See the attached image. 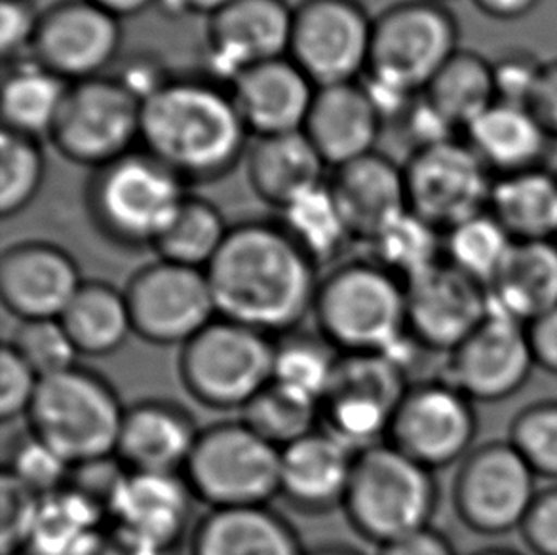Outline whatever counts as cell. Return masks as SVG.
<instances>
[{"mask_svg": "<svg viewBox=\"0 0 557 555\" xmlns=\"http://www.w3.org/2000/svg\"><path fill=\"white\" fill-rule=\"evenodd\" d=\"M126 409L113 384L76 366L40 381L27 419L30 432L75 468L116 457Z\"/></svg>", "mask_w": 557, "mask_h": 555, "instance_id": "6", "label": "cell"}, {"mask_svg": "<svg viewBox=\"0 0 557 555\" xmlns=\"http://www.w3.org/2000/svg\"><path fill=\"white\" fill-rule=\"evenodd\" d=\"M198 435L185 407L147 399L126 409L116 458L129 472L183 473Z\"/></svg>", "mask_w": 557, "mask_h": 555, "instance_id": "27", "label": "cell"}, {"mask_svg": "<svg viewBox=\"0 0 557 555\" xmlns=\"http://www.w3.org/2000/svg\"><path fill=\"white\" fill-rule=\"evenodd\" d=\"M459 20L437 0H398L373 17L366 75L419 96L459 52Z\"/></svg>", "mask_w": 557, "mask_h": 555, "instance_id": "8", "label": "cell"}, {"mask_svg": "<svg viewBox=\"0 0 557 555\" xmlns=\"http://www.w3.org/2000/svg\"><path fill=\"white\" fill-rule=\"evenodd\" d=\"M341 356L320 331H289L276 338L272 383L320 407L332 388Z\"/></svg>", "mask_w": 557, "mask_h": 555, "instance_id": "37", "label": "cell"}, {"mask_svg": "<svg viewBox=\"0 0 557 555\" xmlns=\"http://www.w3.org/2000/svg\"><path fill=\"white\" fill-rule=\"evenodd\" d=\"M544 61L529 50H510L493 61V78L497 101L510 106L528 107L533 99Z\"/></svg>", "mask_w": 557, "mask_h": 555, "instance_id": "48", "label": "cell"}, {"mask_svg": "<svg viewBox=\"0 0 557 555\" xmlns=\"http://www.w3.org/2000/svg\"><path fill=\"white\" fill-rule=\"evenodd\" d=\"M15 353L29 363L40 379L58 375L78 366V348L60 318L20 322L10 341Z\"/></svg>", "mask_w": 557, "mask_h": 555, "instance_id": "45", "label": "cell"}, {"mask_svg": "<svg viewBox=\"0 0 557 555\" xmlns=\"http://www.w3.org/2000/svg\"><path fill=\"white\" fill-rule=\"evenodd\" d=\"M219 318L284 335L314 310L318 264L278 221L231 226L223 248L206 269Z\"/></svg>", "mask_w": 557, "mask_h": 555, "instance_id": "1", "label": "cell"}, {"mask_svg": "<svg viewBox=\"0 0 557 555\" xmlns=\"http://www.w3.org/2000/svg\"><path fill=\"white\" fill-rule=\"evenodd\" d=\"M134 333L160 346L187 345L218 318L206 271L159 259L126 285Z\"/></svg>", "mask_w": 557, "mask_h": 555, "instance_id": "16", "label": "cell"}, {"mask_svg": "<svg viewBox=\"0 0 557 555\" xmlns=\"http://www.w3.org/2000/svg\"><path fill=\"white\" fill-rule=\"evenodd\" d=\"M294 10L287 0H234L210 15L203 75L231 88L246 69L286 58Z\"/></svg>", "mask_w": 557, "mask_h": 555, "instance_id": "19", "label": "cell"}, {"mask_svg": "<svg viewBox=\"0 0 557 555\" xmlns=\"http://www.w3.org/2000/svg\"><path fill=\"white\" fill-rule=\"evenodd\" d=\"M318 331L341 354H384L407 333L406 284L375 261H350L320 278Z\"/></svg>", "mask_w": 557, "mask_h": 555, "instance_id": "4", "label": "cell"}, {"mask_svg": "<svg viewBox=\"0 0 557 555\" xmlns=\"http://www.w3.org/2000/svg\"><path fill=\"white\" fill-rule=\"evenodd\" d=\"M116 78L136 96L141 103L162 90L175 75L154 53H136L124 61Z\"/></svg>", "mask_w": 557, "mask_h": 555, "instance_id": "52", "label": "cell"}, {"mask_svg": "<svg viewBox=\"0 0 557 555\" xmlns=\"http://www.w3.org/2000/svg\"><path fill=\"white\" fill-rule=\"evenodd\" d=\"M379 555H459L451 542L434 527L411 534L381 548Z\"/></svg>", "mask_w": 557, "mask_h": 555, "instance_id": "56", "label": "cell"}, {"mask_svg": "<svg viewBox=\"0 0 557 555\" xmlns=\"http://www.w3.org/2000/svg\"><path fill=\"white\" fill-rule=\"evenodd\" d=\"M251 134L231 88L210 76H174L144 101L139 149L185 185L223 180L246 158Z\"/></svg>", "mask_w": 557, "mask_h": 555, "instance_id": "2", "label": "cell"}, {"mask_svg": "<svg viewBox=\"0 0 557 555\" xmlns=\"http://www.w3.org/2000/svg\"><path fill=\"white\" fill-rule=\"evenodd\" d=\"M107 511L71 485L40 498L23 555H83L107 526Z\"/></svg>", "mask_w": 557, "mask_h": 555, "instance_id": "35", "label": "cell"}, {"mask_svg": "<svg viewBox=\"0 0 557 555\" xmlns=\"http://www.w3.org/2000/svg\"><path fill=\"white\" fill-rule=\"evenodd\" d=\"M525 328L536 369L557 377V307L539 316Z\"/></svg>", "mask_w": 557, "mask_h": 555, "instance_id": "53", "label": "cell"}, {"mask_svg": "<svg viewBox=\"0 0 557 555\" xmlns=\"http://www.w3.org/2000/svg\"><path fill=\"white\" fill-rule=\"evenodd\" d=\"M437 2H445V0H437Z\"/></svg>", "mask_w": 557, "mask_h": 555, "instance_id": "62", "label": "cell"}, {"mask_svg": "<svg viewBox=\"0 0 557 555\" xmlns=\"http://www.w3.org/2000/svg\"><path fill=\"white\" fill-rule=\"evenodd\" d=\"M356 455L335 435L318 428L282 449L278 496L305 514L343 508Z\"/></svg>", "mask_w": 557, "mask_h": 555, "instance_id": "25", "label": "cell"}, {"mask_svg": "<svg viewBox=\"0 0 557 555\" xmlns=\"http://www.w3.org/2000/svg\"><path fill=\"white\" fill-rule=\"evenodd\" d=\"M535 369L528 328L490 308L480 328L447 354L444 381L474 404H498L518 394Z\"/></svg>", "mask_w": 557, "mask_h": 555, "instance_id": "18", "label": "cell"}, {"mask_svg": "<svg viewBox=\"0 0 557 555\" xmlns=\"http://www.w3.org/2000/svg\"><path fill=\"white\" fill-rule=\"evenodd\" d=\"M242 417L251 430L278 449L320 428V407L274 383L242 409Z\"/></svg>", "mask_w": 557, "mask_h": 555, "instance_id": "43", "label": "cell"}, {"mask_svg": "<svg viewBox=\"0 0 557 555\" xmlns=\"http://www.w3.org/2000/svg\"><path fill=\"white\" fill-rule=\"evenodd\" d=\"M234 0H159L157 7L166 15L180 17V15L200 14L210 17L218 14L219 10L233 4Z\"/></svg>", "mask_w": 557, "mask_h": 555, "instance_id": "58", "label": "cell"}, {"mask_svg": "<svg viewBox=\"0 0 557 555\" xmlns=\"http://www.w3.org/2000/svg\"><path fill=\"white\" fill-rule=\"evenodd\" d=\"M472 555H523L520 552H516L512 548H500V546H495V548H485L480 550V552H475Z\"/></svg>", "mask_w": 557, "mask_h": 555, "instance_id": "61", "label": "cell"}, {"mask_svg": "<svg viewBox=\"0 0 557 555\" xmlns=\"http://www.w3.org/2000/svg\"><path fill=\"white\" fill-rule=\"evenodd\" d=\"M276 338L215 318L182 346L180 375L188 394L213 409H244L272 383Z\"/></svg>", "mask_w": 557, "mask_h": 555, "instance_id": "7", "label": "cell"}, {"mask_svg": "<svg viewBox=\"0 0 557 555\" xmlns=\"http://www.w3.org/2000/svg\"><path fill=\"white\" fill-rule=\"evenodd\" d=\"M474 7L495 22H518L535 12L541 0H472Z\"/></svg>", "mask_w": 557, "mask_h": 555, "instance_id": "57", "label": "cell"}, {"mask_svg": "<svg viewBox=\"0 0 557 555\" xmlns=\"http://www.w3.org/2000/svg\"><path fill=\"white\" fill-rule=\"evenodd\" d=\"M383 116L360 81L317 88L302 134L330 170L375 152Z\"/></svg>", "mask_w": 557, "mask_h": 555, "instance_id": "26", "label": "cell"}, {"mask_svg": "<svg viewBox=\"0 0 557 555\" xmlns=\"http://www.w3.org/2000/svg\"><path fill=\"white\" fill-rule=\"evenodd\" d=\"M539 476L508 440L468 453L453 481V504L462 526L482 536L520 531L539 495Z\"/></svg>", "mask_w": 557, "mask_h": 555, "instance_id": "11", "label": "cell"}, {"mask_svg": "<svg viewBox=\"0 0 557 555\" xmlns=\"http://www.w3.org/2000/svg\"><path fill=\"white\" fill-rule=\"evenodd\" d=\"M2 503V533L0 550L2 555H23L27 548L35 519H37L40 496L15 481L10 473H2L0 483Z\"/></svg>", "mask_w": 557, "mask_h": 555, "instance_id": "47", "label": "cell"}, {"mask_svg": "<svg viewBox=\"0 0 557 555\" xmlns=\"http://www.w3.org/2000/svg\"><path fill=\"white\" fill-rule=\"evenodd\" d=\"M373 17L362 0H301L287 58L317 88L360 81L370 65Z\"/></svg>", "mask_w": 557, "mask_h": 555, "instance_id": "13", "label": "cell"}, {"mask_svg": "<svg viewBox=\"0 0 557 555\" xmlns=\"http://www.w3.org/2000/svg\"><path fill=\"white\" fill-rule=\"evenodd\" d=\"M231 226L218 203L188 193L152 249L159 259L206 271L223 248Z\"/></svg>", "mask_w": 557, "mask_h": 555, "instance_id": "38", "label": "cell"}, {"mask_svg": "<svg viewBox=\"0 0 557 555\" xmlns=\"http://www.w3.org/2000/svg\"><path fill=\"white\" fill-rule=\"evenodd\" d=\"M512 246V236L505 226L485 211L444 234V261L490 287Z\"/></svg>", "mask_w": 557, "mask_h": 555, "instance_id": "41", "label": "cell"}, {"mask_svg": "<svg viewBox=\"0 0 557 555\" xmlns=\"http://www.w3.org/2000/svg\"><path fill=\"white\" fill-rule=\"evenodd\" d=\"M187 195V185L144 149L91 170L84 190L94 226L129 249L154 248Z\"/></svg>", "mask_w": 557, "mask_h": 555, "instance_id": "3", "label": "cell"}, {"mask_svg": "<svg viewBox=\"0 0 557 555\" xmlns=\"http://www.w3.org/2000/svg\"><path fill=\"white\" fill-rule=\"evenodd\" d=\"M46 180L45 149L37 137L2 130L0 137V215H20L35 202Z\"/></svg>", "mask_w": 557, "mask_h": 555, "instance_id": "42", "label": "cell"}, {"mask_svg": "<svg viewBox=\"0 0 557 555\" xmlns=\"http://www.w3.org/2000/svg\"><path fill=\"white\" fill-rule=\"evenodd\" d=\"M327 187L352 240L371 244L409 211L404 164L379 150L332 170Z\"/></svg>", "mask_w": 557, "mask_h": 555, "instance_id": "23", "label": "cell"}, {"mask_svg": "<svg viewBox=\"0 0 557 555\" xmlns=\"http://www.w3.org/2000/svg\"><path fill=\"white\" fill-rule=\"evenodd\" d=\"M422 96L453 128L465 132L468 124L497 103L493 61L460 48L437 71Z\"/></svg>", "mask_w": 557, "mask_h": 555, "instance_id": "36", "label": "cell"}, {"mask_svg": "<svg viewBox=\"0 0 557 555\" xmlns=\"http://www.w3.org/2000/svg\"><path fill=\"white\" fill-rule=\"evenodd\" d=\"M407 333L417 345L447 356L490 314V293L472 278L437 263L406 284Z\"/></svg>", "mask_w": 557, "mask_h": 555, "instance_id": "20", "label": "cell"}, {"mask_svg": "<svg viewBox=\"0 0 557 555\" xmlns=\"http://www.w3.org/2000/svg\"><path fill=\"white\" fill-rule=\"evenodd\" d=\"M409 386L406 369L386 354H343L320 406V428L356 453L386 443Z\"/></svg>", "mask_w": 557, "mask_h": 555, "instance_id": "12", "label": "cell"}, {"mask_svg": "<svg viewBox=\"0 0 557 555\" xmlns=\"http://www.w3.org/2000/svg\"><path fill=\"white\" fill-rule=\"evenodd\" d=\"M472 399L444 379L411 384L392 419L386 443L432 472L460 465L474 449Z\"/></svg>", "mask_w": 557, "mask_h": 555, "instance_id": "15", "label": "cell"}, {"mask_svg": "<svg viewBox=\"0 0 557 555\" xmlns=\"http://www.w3.org/2000/svg\"><path fill=\"white\" fill-rule=\"evenodd\" d=\"M520 534L533 555H557V483L541 489Z\"/></svg>", "mask_w": 557, "mask_h": 555, "instance_id": "51", "label": "cell"}, {"mask_svg": "<svg viewBox=\"0 0 557 555\" xmlns=\"http://www.w3.org/2000/svg\"><path fill=\"white\" fill-rule=\"evenodd\" d=\"M40 377L7 343L0 350V417L14 420L29 414L40 386Z\"/></svg>", "mask_w": 557, "mask_h": 555, "instance_id": "49", "label": "cell"}, {"mask_svg": "<svg viewBox=\"0 0 557 555\" xmlns=\"http://www.w3.org/2000/svg\"><path fill=\"white\" fill-rule=\"evenodd\" d=\"M84 282L73 256L52 242H17L0 257V297L20 322L61 318Z\"/></svg>", "mask_w": 557, "mask_h": 555, "instance_id": "21", "label": "cell"}, {"mask_svg": "<svg viewBox=\"0 0 557 555\" xmlns=\"http://www.w3.org/2000/svg\"><path fill=\"white\" fill-rule=\"evenodd\" d=\"M141 109L114 75L69 84L48 141L69 162L96 170L139 149Z\"/></svg>", "mask_w": 557, "mask_h": 555, "instance_id": "10", "label": "cell"}, {"mask_svg": "<svg viewBox=\"0 0 557 555\" xmlns=\"http://www.w3.org/2000/svg\"><path fill=\"white\" fill-rule=\"evenodd\" d=\"M40 12L30 0H0V52L4 63L30 55Z\"/></svg>", "mask_w": 557, "mask_h": 555, "instance_id": "50", "label": "cell"}, {"mask_svg": "<svg viewBox=\"0 0 557 555\" xmlns=\"http://www.w3.org/2000/svg\"><path fill=\"white\" fill-rule=\"evenodd\" d=\"M67 90L69 83L33 55L10 61L2 81L4 130L37 139L48 137Z\"/></svg>", "mask_w": 557, "mask_h": 555, "instance_id": "33", "label": "cell"}, {"mask_svg": "<svg viewBox=\"0 0 557 555\" xmlns=\"http://www.w3.org/2000/svg\"><path fill=\"white\" fill-rule=\"evenodd\" d=\"M4 472L42 498L67 485L73 466L29 430L10 451Z\"/></svg>", "mask_w": 557, "mask_h": 555, "instance_id": "46", "label": "cell"}, {"mask_svg": "<svg viewBox=\"0 0 557 555\" xmlns=\"http://www.w3.org/2000/svg\"><path fill=\"white\" fill-rule=\"evenodd\" d=\"M493 312L528 323L557 307V242H513L487 287Z\"/></svg>", "mask_w": 557, "mask_h": 555, "instance_id": "31", "label": "cell"}, {"mask_svg": "<svg viewBox=\"0 0 557 555\" xmlns=\"http://www.w3.org/2000/svg\"><path fill=\"white\" fill-rule=\"evenodd\" d=\"M294 527L269 506L219 508L193 534V555H307Z\"/></svg>", "mask_w": 557, "mask_h": 555, "instance_id": "30", "label": "cell"}, {"mask_svg": "<svg viewBox=\"0 0 557 555\" xmlns=\"http://www.w3.org/2000/svg\"><path fill=\"white\" fill-rule=\"evenodd\" d=\"M495 177L544 165L552 139L528 107L497 101L462 132Z\"/></svg>", "mask_w": 557, "mask_h": 555, "instance_id": "29", "label": "cell"}, {"mask_svg": "<svg viewBox=\"0 0 557 555\" xmlns=\"http://www.w3.org/2000/svg\"><path fill=\"white\" fill-rule=\"evenodd\" d=\"M548 136L557 141V60L544 61L543 75L529 103Z\"/></svg>", "mask_w": 557, "mask_h": 555, "instance_id": "54", "label": "cell"}, {"mask_svg": "<svg viewBox=\"0 0 557 555\" xmlns=\"http://www.w3.org/2000/svg\"><path fill=\"white\" fill-rule=\"evenodd\" d=\"M556 242H557V236H556Z\"/></svg>", "mask_w": 557, "mask_h": 555, "instance_id": "63", "label": "cell"}, {"mask_svg": "<svg viewBox=\"0 0 557 555\" xmlns=\"http://www.w3.org/2000/svg\"><path fill=\"white\" fill-rule=\"evenodd\" d=\"M195 498L183 473L126 470L107 508V521L166 554L187 533Z\"/></svg>", "mask_w": 557, "mask_h": 555, "instance_id": "22", "label": "cell"}, {"mask_svg": "<svg viewBox=\"0 0 557 555\" xmlns=\"http://www.w3.org/2000/svg\"><path fill=\"white\" fill-rule=\"evenodd\" d=\"M244 162L249 187L276 211L322 187L330 177L324 158L302 132L253 137Z\"/></svg>", "mask_w": 557, "mask_h": 555, "instance_id": "28", "label": "cell"}, {"mask_svg": "<svg viewBox=\"0 0 557 555\" xmlns=\"http://www.w3.org/2000/svg\"><path fill=\"white\" fill-rule=\"evenodd\" d=\"M280 457L244 420L221 422L200 430L183 476L211 510L267 506L280 495Z\"/></svg>", "mask_w": 557, "mask_h": 555, "instance_id": "9", "label": "cell"}, {"mask_svg": "<svg viewBox=\"0 0 557 555\" xmlns=\"http://www.w3.org/2000/svg\"><path fill=\"white\" fill-rule=\"evenodd\" d=\"M487 211L513 242L556 240L557 173L539 165L495 177Z\"/></svg>", "mask_w": 557, "mask_h": 555, "instance_id": "32", "label": "cell"}, {"mask_svg": "<svg viewBox=\"0 0 557 555\" xmlns=\"http://www.w3.org/2000/svg\"><path fill=\"white\" fill-rule=\"evenodd\" d=\"M307 555H362L356 550L348 548V546H339V544H327V546H320V548L309 550Z\"/></svg>", "mask_w": 557, "mask_h": 555, "instance_id": "60", "label": "cell"}, {"mask_svg": "<svg viewBox=\"0 0 557 555\" xmlns=\"http://www.w3.org/2000/svg\"><path fill=\"white\" fill-rule=\"evenodd\" d=\"M231 94L251 137L282 136L302 132L317 84L286 55L246 69Z\"/></svg>", "mask_w": 557, "mask_h": 555, "instance_id": "24", "label": "cell"}, {"mask_svg": "<svg viewBox=\"0 0 557 555\" xmlns=\"http://www.w3.org/2000/svg\"><path fill=\"white\" fill-rule=\"evenodd\" d=\"M83 555H164L121 527L107 523Z\"/></svg>", "mask_w": 557, "mask_h": 555, "instance_id": "55", "label": "cell"}, {"mask_svg": "<svg viewBox=\"0 0 557 555\" xmlns=\"http://www.w3.org/2000/svg\"><path fill=\"white\" fill-rule=\"evenodd\" d=\"M404 173L409 211L440 233L490 210L495 175L462 137L413 150Z\"/></svg>", "mask_w": 557, "mask_h": 555, "instance_id": "14", "label": "cell"}, {"mask_svg": "<svg viewBox=\"0 0 557 555\" xmlns=\"http://www.w3.org/2000/svg\"><path fill=\"white\" fill-rule=\"evenodd\" d=\"M121 20L90 0H60L40 12L30 55L65 83L107 75L121 55Z\"/></svg>", "mask_w": 557, "mask_h": 555, "instance_id": "17", "label": "cell"}, {"mask_svg": "<svg viewBox=\"0 0 557 555\" xmlns=\"http://www.w3.org/2000/svg\"><path fill=\"white\" fill-rule=\"evenodd\" d=\"M506 440L520 451L539 480L557 483V399L523 407L513 417Z\"/></svg>", "mask_w": 557, "mask_h": 555, "instance_id": "44", "label": "cell"}, {"mask_svg": "<svg viewBox=\"0 0 557 555\" xmlns=\"http://www.w3.org/2000/svg\"><path fill=\"white\" fill-rule=\"evenodd\" d=\"M278 213L280 226L318 267L333 263L352 242L327 181Z\"/></svg>", "mask_w": 557, "mask_h": 555, "instance_id": "39", "label": "cell"}, {"mask_svg": "<svg viewBox=\"0 0 557 555\" xmlns=\"http://www.w3.org/2000/svg\"><path fill=\"white\" fill-rule=\"evenodd\" d=\"M371 261L404 284L444 261V233L407 211L368 244Z\"/></svg>", "mask_w": 557, "mask_h": 555, "instance_id": "40", "label": "cell"}, {"mask_svg": "<svg viewBox=\"0 0 557 555\" xmlns=\"http://www.w3.org/2000/svg\"><path fill=\"white\" fill-rule=\"evenodd\" d=\"M60 320L81 356H109L134 333L126 293L99 280L84 282Z\"/></svg>", "mask_w": 557, "mask_h": 555, "instance_id": "34", "label": "cell"}, {"mask_svg": "<svg viewBox=\"0 0 557 555\" xmlns=\"http://www.w3.org/2000/svg\"><path fill=\"white\" fill-rule=\"evenodd\" d=\"M437 495L436 472L381 443L356 455L343 510L363 539L383 548L432 527Z\"/></svg>", "mask_w": 557, "mask_h": 555, "instance_id": "5", "label": "cell"}, {"mask_svg": "<svg viewBox=\"0 0 557 555\" xmlns=\"http://www.w3.org/2000/svg\"><path fill=\"white\" fill-rule=\"evenodd\" d=\"M90 2L124 22L134 15L144 14L145 10L151 7H157L159 0H90Z\"/></svg>", "mask_w": 557, "mask_h": 555, "instance_id": "59", "label": "cell"}]
</instances>
